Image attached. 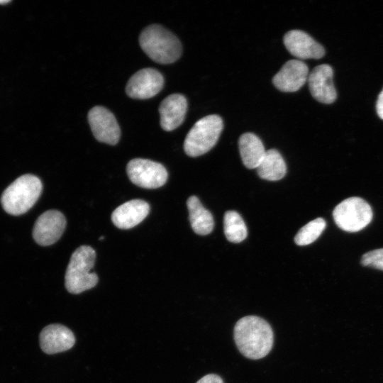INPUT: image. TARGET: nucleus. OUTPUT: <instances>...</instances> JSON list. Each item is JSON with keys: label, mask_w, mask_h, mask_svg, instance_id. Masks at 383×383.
Here are the masks:
<instances>
[{"label": "nucleus", "mask_w": 383, "mask_h": 383, "mask_svg": "<svg viewBox=\"0 0 383 383\" xmlns=\"http://www.w3.org/2000/svg\"><path fill=\"white\" fill-rule=\"evenodd\" d=\"M234 339L239 351L246 357L257 360L271 350L274 334L270 324L255 316L241 318L234 328Z\"/></svg>", "instance_id": "1"}, {"label": "nucleus", "mask_w": 383, "mask_h": 383, "mask_svg": "<svg viewBox=\"0 0 383 383\" xmlns=\"http://www.w3.org/2000/svg\"><path fill=\"white\" fill-rule=\"evenodd\" d=\"M139 43L146 55L157 63H172L182 54V45L179 39L157 24L144 28L140 35Z\"/></svg>", "instance_id": "2"}, {"label": "nucleus", "mask_w": 383, "mask_h": 383, "mask_svg": "<svg viewBox=\"0 0 383 383\" xmlns=\"http://www.w3.org/2000/svg\"><path fill=\"white\" fill-rule=\"evenodd\" d=\"M42 188L41 181L36 176L19 177L4 191L1 197L3 209L14 216L25 213L35 204Z\"/></svg>", "instance_id": "3"}, {"label": "nucleus", "mask_w": 383, "mask_h": 383, "mask_svg": "<svg viewBox=\"0 0 383 383\" xmlns=\"http://www.w3.org/2000/svg\"><path fill=\"white\" fill-rule=\"evenodd\" d=\"M95 258V250L88 245H82L72 253L65 276V285L70 293L79 294L96 286L98 277L91 272Z\"/></svg>", "instance_id": "4"}, {"label": "nucleus", "mask_w": 383, "mask_h": 383, "mask_svg": "<svg viewBox=\"0 0 383 383\" xmlns=\"http://www.w3.org/2000/svg\"><path fill=\"white\" fill-rule=\"evenodd\" d=\"M223 127V121L218 115H209L199 119L185 138L186 154L198 157L209 151L217 143Z\"/></svg>", "instance_id": "5"}, {"label": "nucleus", "mask_w": 383, "mask_h": 383, "mask_svg": "<svg viewBox=\"0 0 383 383\" xmlns=\"http://www.w3.org/2000/svg\"><path fill=\"white\" fill-rule=\"evenodd\" d=\"M370 204L360 197L347 198L333 209V217L338 228L346 232L355 233L365 228L372 219Z\"/></svg>", "instance_id": "6"}, {"label": "nucleus", "mask_w": 383, "mask_h": 383, "mask_svg": "<svg viewBox=\"0 0 383 383\" xmlns=\"http://www.w3.org/2000/svg\"><path fill=\"white\" fill-rule=\"evenodd\" d=\"M126 172L130 180L145 189H155L164 185L167 172L160 163L147 159L135 158L127 165Z\"/></svg>", "instance_id": "7"}, {"label": "nucleus", "mask_w": 383, "mask_h": 383, "mask_svg": "<svg viewBox=\"0 0 383 383\" xmlns=\"http://www.w3.org/2000/svg\"><path fill=\"white\" fill-rule=\"evenodd\" d=\"M88 121L94 136L101 143L116 145L121 131L113 114L103 106H94L88 113Z\"/></svg>", "instance_id": "8"}, {"label": "nucleus", "mask_w": 383, "mask_h": 383, "mask_svg": "<svg viewBox=\"0 0 383 383\" xmlns=\"http://www.w3.org/2000/svg\"><path fill=\"white\" fill-rule=\"evenodd\" d=\"M65 226L64 215L59 211L49 210L37 218L33 230V237L40 245H50L59 240Z\"/></svg>", "instance_id": "9"}, {"label": "nucleus", "mask_w": 383, "mask_h": 383, "mask_svg": "<svg viewBox=\"0 0 383 383\" xmlns=\"http://www.w3.org/2000/svg\"><path fill=\"white\" fill-rule=\"evenodd\" d=\"M163 84L164 78L160 72L152 68H145L130 78L126 91L133 99H145L159 93Z\"/></svg>", "instance_id": "10"}, {"label": "nucleus", "mask_w": 383, "mask_h": 383, "mask_svg": "<svg viewBox=\"0 0 383 383\" xmlns=\"http://www.w3.org/2000/svg\"><path fill=\"white\" fill-rule=\"evenodd\" d=\"M333 68L327 64L316 67L309 74L308 82L313 97L323 104H332L337 98L333 82Z\"/></svg>", "instance_id": "11"}, {"label": "nucleus", "mask_w": 383, "mask_h": 383, "mask_svg": "<svg viewBox=\"0 0 383 383\" xmlns=\"http://www.w3.org/2000/svg\"><path fill=\"white\" fill-rule=\"evenodd\" d=\"M309 74L308 66L303 61L291 60L274 76L272 82L282 91L294 92L306 83Z\"/></svg>", "instance_id": "12"}, {"label": "nucleus", "mask_w": 383, "mask_h": 383, "mask_svg": "<svg viewBox=\"0 0 383 383\" xmlns=\"http://www.w3.org/2000/svg\"><path fill=\"white\" fill-rule=\"evenodd\" d=\"M287 50L294 57L301 59H320L325 54L323 47L306 33L292 30L284 36Z\"/></svg>", "instance_id": "13"}, {"label": "nucleus", "mask_w": 383, "mask_h": 383, "mask_svg": "<svg viewBox=\"0 0 383 383\" xmlns=\"http://www.w3.org/2000/svg\"><path fill=\"white\" fill-rule=\"evenodd\" d=\"M39 340L42 350L52 355L70 349L75 343V338L66 326L50 324L41 331Z\"/></svg>", "instance_id": "14"}, {"label": "nucleus", "mask_w": 383, "mask_h": 383, "mask_svg": "<svg viewBox=\"0 0 383 383\" xmlns=\"http://www.w3.org/2000/svg\"><path fill=\"white\" fill-rule=\"evenodd\" d=\"M150 211L149 204L141 199H133L117 207L111 214L113 224L121 229H129L140 223Z\"/></svg>", "instance_id": "15"}, {"label": "nucleus", "mask_w": 383, "mask_h": 383, "mask_svg": "<svg viewBox=\"0 0 383 383\" xmlns=\"http://www.w3.org/2000/svg\"><path fill=\"white\" fill-rule=\"evenodd\" d=\"M187 109V101L184 95L173 94L167 96L159 107L161 127L167 131L179 127L184 121Z\"/></svg>", "instance_id": "16"}, {"label": "nucleus", "mask_w": 383, "mask_h": 383, "mask_svg": "<svg viewBox=\"0 0 383 383\" xmlns=\"http://www.w3.org/2000/svg\"><path fill=\"white\" fill-rule=\"evenodd\" d=\"M238 146L244 165L248 169H257L266 153L261 140L254 133H245L240 135Z\"/></svg>", "instance_id": "17"}, {"label": "nucleus", "mask_w": 383, "mask_h": 383, "mask_svg": "<svg viewBox=\"0 0 383 383\" xmlns=\"http://www.w3.org/2000/svg\"><path fill=\"white\" fill-rule=\"evenodd\" d=\"M187 205L193 231L201 235L209 234L214 226L213 216L210 211L203 206L195 196H192L187 199Z\"/></svg>", "instance_id": "18"}, {"label": "nucleus", "mask_w": 383, "mask_h": 383, "mask_svg": "<svg viewBox=\"0 0 383 383\" xmlns=\"http://www.w3.org/2000/svg\"><path fill=\"white\" fill-rule=\"evenodd\" d=\"M257 172L262 179L277 181L285 176L287 166L281 154L275 149H270L266 151Z\"/></svg>", "instance_id": "19"}, {"label": "nucleus", "mask_w": 383, "mask_h": 383, "mask_svg": "<svg viewBox=\"0 0 383 383\" xmlns=\"http://www.w3.org/2000/svg\"><path fill=\"white\" fill-rule=\"evenodd\" d=\"M223 229L226 238L231 243H240L248 235L247 228L243 219L235 211H228L225 213Z\"/></svg>", "instance_id": "20"}, {"label": "nucleus", "mask_w": 383, "mask_h": 383, "mask_svg": "<svg viewBox=\"0 0 383 383\" xmlns=\"http://www.w3.org/2000/svg\"><path fill=\"white\" fill-rule=\"evenodd\" d=\"M326 226L323 218H317L304 226L294 237L298 245H306L314 242L322 233Z\"/></svg>", "instance_id": "21"}, {"label": "nucleus", "mask_w": 383, "mask_h": 383, "mask_svg": "<svg viewBox=\"0 0 383 383\" xmlns=\"http://www.w3.org/2000/svg\"><path fill=\"white\" fill-rule=\"evenodd\" d=\"M361 265L383 270V248L375 249L365 253L360 260Z\"/></svg>", "instance_id": "22"}, {"label": "nucleus", "mask_w": 383, "mask_h": 383, "mask_svg": "<svg viewBox=\"0 0 383 383\" xmlns=\"http://www.w3.org/2000/svg\"><path fill=\"white\" fill-rule=\"evenodd\" d=\"M196 383H223V382L218 375L209 374L204 376Z\"/></svg>", "instance_id": "23"}, {"label": "nucleus", "mask_w": 383, "mask_h": 383, "mask_svg": "<svg viewBox=\"0 0 383 383\" xmlns=\"http://www.w3.org/2000/svg\"><path fill=\"white\" fill-rule=\"evenodd\" d=\"M376 110L379 117L383 119V89L378 96L376 103Z\"/></svg>", "instance_id": "24"}, {"label": "nucleus", "mask_w": 383, "mask_h": 383, "mask_svg": "<svg viewBox=\"0 0 383 383\" xmlns=\"http://www.w3.org/2000/svg\"><path fill=\"white\" fill-rule=\"evenodd\" d=\"M10 1H0V4H5L9 3Z\"/></svg>", "instance_id": "25"}]
</instances>
